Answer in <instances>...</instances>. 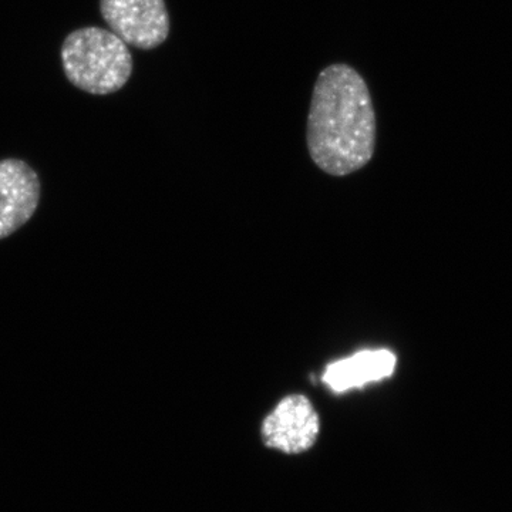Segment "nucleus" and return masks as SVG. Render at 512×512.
<instances>
[{
    "mask_svg": "<svg viewBox=\"0 0 512 512\" xmlns=\"http://www.w3.org/2000/svg\"><path fill=\"white\" fill-rule=\"evenodd\" d=\"M42 197L35 168L20 158L0 160V241L32 220Z\"/></svg>",
    "mask_w": 512,
    "mask_h": 512,
    "instance_id": "nucleus-5",
    "label": "nucleus"
},
{
    "mask_svg": "<svg viewBox=\"0 0 512 512\" xmlns=\"http://www.w3.org/2000/svg\"><path fill=\"white\" fill-rule=\"evenodd\" d=\"M101 16L127 45L153 50L170 35L164 0H100Z\"/></svg>",
    "mask_w": 512,
    "mask_h": 512,
    "instance_id": "nucleus-4",
    "label": "nucleus"
},
{
    "mask_svg": "<svg viewBox=\"0 0 512 512\" xmlns=\"http://www.w3.org/2000/svg\"><path fill=\"white\" fill-rule=\"evenodd\" d=\"M376 113L369 87L348 64L319 73L306 127L313 163L333 177L362 170L376 150Z\"/></svg>",
    "mask_w": 512,
    "mask_h": 512,
    "instance_id": "nucleus-1",
    "label": "nucleus"
},
{
    "mask_svg": "<svg viewBox=\"0 0 512 512\" xmlns=\"http://www.w3.org/2000/svg\"><path fill=\"white\" fill-rule=\"evenodd\" d=\"M319 434V414L303 394L285 396L261 424L264 446L286 456L308 453L318 441Z\"/></svg>",
    "mask_w": 512,
    "mask_h": 512,
    "instance_id": "nucleus-3",
    "label": "nucleus"
},
{
    "mask_svg": "<svg viewBox=\"0 0 512 512\" xmlns=\"http://www.w3.org/2000/svg\"><path fill=\"white\" fill-rule=\"evenodd\" d=\"M396 365L397 357L390 350H362L326 366L322 382L335 394L348 393L369 383L382 382L393 375Z\"/></svg>",
    "mask_w": 512,
    "mask_h": 512,
    "instance_id": "nucleus-6",
    "label": "nucleus"
},
{
    "mask_svg": "<svg viewBox=\"0 0 512 512\" xmlns=\"http://www.w3.org/2000/svg\"><path fill=\"white\" fill-rule=\"evenodd\" d=\"M62 63L70 83L96 96L119 92L133 73L127 43L96 26L74 30L64 39Z\"/></svg>",
    "mask_w": 512,
    "mask_h": 512,
    "instance_id": "nucleus-2",
    "label": "nucleus"
}]
</instances>
